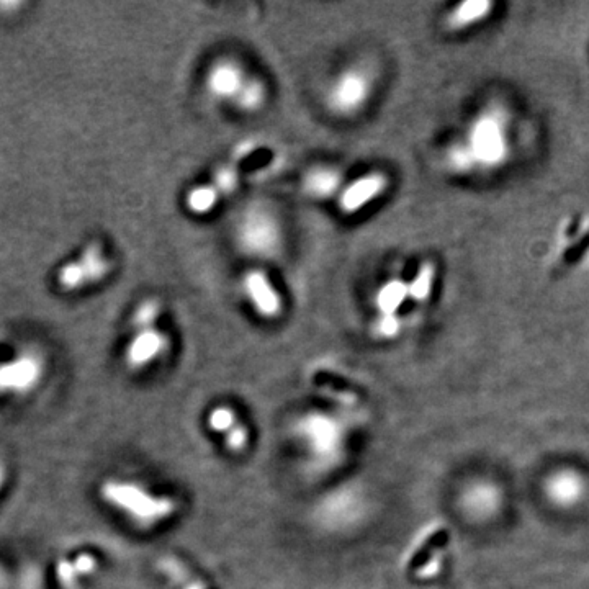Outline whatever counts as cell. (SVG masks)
Instances as JSON below:
<instances>
[{
  "instance_id": "1",
  "label": "cell",
  "mask_w": 589,
  "mask_h": 589,
  "mask_svg": "<svg viewBox=\"0 0 589 589\" xmlns=\"http://www.w3.org/2000/svg\"><path fill=\"white\" fill-rule=\"evenodd\" d=\"M100 498L125 514L141 529H151L159 522L166 521L176 513V501L169 496H156L140 485L123 480H105L100 485Z\"/></svg>"
},
{
  "instance_id": "2",
  "label": "cell",
  "mask_w": 589,
  "mask_h": 589,
  "mask_svg": "<svg viewBox=\"0 0 589 589\" xmlns=\"http://www.w3.org/2000/svg\"><path fill=\"white\" fill-rule=\"evenodd\" d=\"M239 248L259 259L274 257L282 244V230L274 213L266 208H248L241 216L236 230Z\"/></svg>"
},
{
  "instance_id": "3",
  "label": "cell",
  "mask_w": 589,
  "mask_h": 589,
  "mask_svg": "<svg viewBox=\"0 0 589 589\" xmlns=\"http://www.w3.org/2000/svg\"><path fill=\"white\" fill-rule=\"evenodd\" d=\"M372 92V79L362 68L342 71L326 92V107L336 117H352L365 107Z\"/></svg>"
},
{
  "instance_id": "4",
  "label": "cell",
  "mask_w": 589,
  "mask_h": 589,
  "mask_svg": "<svg viewBox=\"0 0 589 589\" xmlns=\"http://www.w3.org/2000/svg\"><path fill=\"white\" fill-rule=\"evenodd\" d=\"M43 372V362L36 356L18 357L0 365V400H22L32 395Z\"/></svg>"
},
{
  "instance_id": "5",
  "label": "cell",
  "mask_w": 589,
  "mask_h": 589,
  "mask_svg": "<svg viewBox=\"0 0 589 589\" xmlns=\"http://www.w3.org/2000/svg\"><path fill=\"white\" fill-rule=\"evenodd\" d=\"M110 262L97 244H90L81 259L64 266L59 272V285L63 290H77L107 277Z\"/></svg>"
},
{
  "instance_id": "6",
  "label": "cell",
  "mask_w": 589,
  "mask_h": 589,
  "mask_svg": "<svg viewBox=\"0 0 589 589\" xmlns=\"http://www.w3.org/2000/svg\"><path fill=\"white\" fill-rule=\"evenodd\" d=\"M506 138L495 117H483L473 126L470 135V154L486 166H496L506 156Z\"/></svg>"
},
{
  "instance_id": "7",
  "label": "cell",
  "mask_w": 589,
  "mask_h": 589,
  "mask_svg": "<svg viewBox=\"0 0 589 589\" xmlns=\"http://www.w3.org/2000/svg\"><path fill=\"white\" fill-rule=\"evenodd\" d=\"M244 293L248 295L249 302L254 306V310L259 316L266 320H274L282 313V298L279 292L275 290L274 285L270 284L262 270H249L243 279Z\"/></svg>"
},
{
  "instance_id": "8",
  "label": "cell",
  "mask_w": 589,
  "mask_h": 589,
  "mask_svg": "<svg viewBox=\"0 0 589 589\" xmlns=\"http://www.w3.org/2000/svg\"><path fill=\"white\" fill-rule=\"evenodd\" d=\"M169 349V339L158 328L133 334L125 351L128 369L140 370L159 359Z\"/></svg>"
},
{
  "instance_id": "9",
  "label": "cell",
  "mask_w": 589,
  "mask_h": 589,
  "mask_svg": "<svg viewBox=\"0 0 589 589\" xmlns=\"http://www.w3.org/2000/svg\"><path fill=\"white\" fill-rule=\"evenodd\" d=\"M387 187V177L378 174V172L360 177L342 190L338 200L339 208L344 215H354V213L360 212L365 205L377 200L387 190Z\"/></svg>"
},
{
  "instance_id": "10",
  "label": "cell",
  "mask_w": 589,
  "mask_h": 589,
  "mask_svg": "<svg viewBox=\"0 0 589 589\" xmlns=\"http://www.w3.org/2000/svg\"><path fill=\"white\" fill-rule=\"evenodd\" d=\"M248 77L244 74L243 68L233 59H220L218 63L213 64L212 69L208 71L207 86L208 92L216 100L236 99L239 90L243 89Z\"/></svg>"
},
{
  "instance_id": "11",
  "label": "cell",
  "mask_w": 589,
  "mask_h": 589,
  "mask_svg": "<svg viewBox=\"0 0 589 589\" xmlns=\"http://www.w3.org/2000/svg\"><path fill=\"white\" fill-rule=\"evenodd\" d=\"M207 423L213 432L225 436L226 447L233 454H239L248 447V429L239 423L238 416L228 406H216L215 410L208 414Z\"/></svg>"
},
{
  "instance_id": "12",
  "label": "cell",
  "mask_w": 589,
  "mask_h": 589,
  "mask_svg": "<svg viewBox=\"0 0 589 589\" xmlns=\"http://www.w3.org/2000/svg\"><path fill=\"white\" fill-rule=\"evenodd\" d=\"M305 436L310 439V444L320 447V452H338L342 446V426L338 419L326 414H310L306 416ZM315 446L311 449H315Z\"/></svg>"
},
{
  "instance_id": "13",
  "label": "cell",
  "mask_w": 589,
  "mask_h": 589,
  "mask_svg": "<svg viewBox=\"0 0 589 589\" xmlns=\"http://www.w3.org/2000/svg\"><path fill=\"white\" fill-rule=\"evenodd\" d=\"M99 568V560L90 552H81L74 558H59L54 567V575L61 589H81V581L94 575Z\"/></svg>"
},
{
  "instance_id": "14",
  "label": "cell",
  "mask_w": 589,
  "mask_h": 589,
  "mask_svg": "<svg viewBox=\"0 0 589 589\" xmlns=\"http://www.w3.org/2000/svg\"><path fill=\"white\" fill-rule=\"evenodd\" d=\"M306 194L313 198H331L334 195H341L342 176L341 172L331 167H315L306 174L305 182Z\"/></svg>"
},
{
  "instance_id": "15",
  "label": "cell",
  "mask_w": 589,
  "mask_h": 589,
  "mask_svg": "<svg viewBox=\"0 0 589 589\" xmlns=\"http://www.w3.org/2000/svg\"><path fill=\"white\" fill-rule=\"evenodd\" d=\"M410 297V285L401 280H390L375 295V306L382 315H396L406 298Z\"/></svg>"
},
{
  "instance_id": "16",
  "label": "cell",
  "mask_w": 589,
  "mask_h": 589,
  "mask_svg": "<svg viewBox=\"0 0 589 589\" xmlns=\"http://www.w3.org/2000/svg\"><path fill=\"white\" fill-rule=\"evenodd\" d=\"M267 99V89L264 82L259 79H249L244 84L243 89L239 90L236 99L233 100L234 107L239 112L256 113L264 107Z\"/></svg>"
},
{
  "instance_id": "17",
  "label": "cell",
  "mask_w": 589,
  "mask_h": 589,
  "mask_svg": "<svg viewBox=\"0 0 589 589\" xmlns=\"http://www.w3.org/2000/svg\"><path fill=\"white\" fill-rule=\"evenodd\" d=\"M158 568L169 580L174 581L180 589H208L200 578L192 575L189 568L176 558L166 557L159 560Z\"/></svg>"
},
{
  "instance_id": "18",
  "label": "cell",
  "mask_w": 589,
  "mask_h": 589,
  "mask_svg": "<svg viewBox=\"0 0 589 589\" xmlns=\"http://www.w3.org/2000/svg\"><path fill=\"white\" fill-rule=\"evenodd\" d=\"M220 192L213 184L200 185L190 190L185 198V205L194 215H208L218 205Z\"/></svg>"
},
{
  "instance_id": "19",
  "label": "cell",
  "mask_w": 589,
  "mask_h": 589,
  "mask_svg": "<svg viewBox=\"0 0 589 589\" xmlns=\"http://www.w3.org/2000/svg\"><path fill=\"white\" fill-rule=\"evenodd\" d=\"M493 4L490 2H465V4L457 5L454 12L450 15V23L454 27L462 28L470 23H477L490 14Z\"/></svg>"
},
{
  "instance_id": "20",
  "label": "cell",
  "mask_w": 589,
  "mask_h": 589,
  "mask_svg": "<svg viewBox=\"0 0 589 589\" xmlns=\"http://www.w3.org/2000/svg\"><path fill=\"white\" fill-rule=\"evenodd\" d=\"M159 315H161V303H159V300H156V298L143 300L140 305L136 306L133 318H131V328L135 333L156 328Z\"/></svg>"
},
{
  "instance_id": "21",
  "label": "cell",
  "mask_w": 589,
  "mask_h": 589,
  "mask_svg": "<svg viewBox=\"0 0 589 589\" xmlns=\"http://www.w3.org/2000/svg\"><path fill=\"white\" fill-rule=\"evenodd\" d=\"M432 282H434V267L426 264L419 269L418 275L410 284V297L416 302H424L431 295Z\"/></svg>"
},
{
  "instance_id": "22",
  "label": "cell",
  "mask_w": 589,
  "mask_h": 589,
  "mask_svg": "<svg viewBox=\"0 0 589 589\" xmlns=\"http://www.w3.org/2000/svg\"><path fill=\"white\" fill-rule=\"evenodd\" d=\"M238 184L239 176L236 166L228 164V166L218 167V171L213 176V185L218 189L220 195L228 197V195L233 194L234 190L238 189Z\"/></svg>"
},
{
  "instance_id": "23",
  "label": "cell",
  "mask_w": 589,
  "mask_h": 589,
  "mask_svg": "<svg viewBox=\"0 0 589 589\" xmlns=\"http://www.w3.org/2000/svg\"><path fill=\"white\" fill-rule=\"evenodd\" d=\"M374 333L378 338H395L396 334L400 333V320L396 318V315H380L375 321Z\"/></svg>"
},
{
  "instance_id": "24",
  "label": "cell",
  "mask_w": 589,
  "mask_h": 589,
  "mask_svg": "<svg viewBox=\"0 0 589 589\" xmlns=\"http://www.w3.org/2000/svg\"><path fill=\"white\" fill-rule=\"evenodd\" d=\"M10 480H12V468H10L9 460L0 455V500L9 490Z\"/></svg>"
},
{
  "instance_id": "25",
  "label": "cell",
  "mask_w": 589,
  "mask_h": 589,
  "mask_svg": "<svg viewBox=\"0 0 589 589\" xmlns=\"http://www.w3.org/2000/svg\"><path fill=\"white\" fill-rule=\"evenodd\" d=\"M0 589H14V586L10 583L9 575H7L4 568H0Z\"/></svg>"
}]
</instances>
